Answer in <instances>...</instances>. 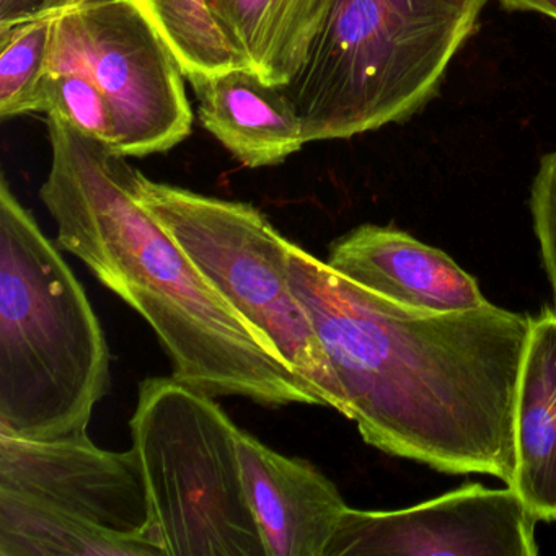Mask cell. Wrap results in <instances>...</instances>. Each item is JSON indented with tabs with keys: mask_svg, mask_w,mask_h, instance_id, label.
Wrapping results in <instances>:
<instances>
[{
	"mask_svg": "<svg viewBox=\"0 0 556 556\" xmlns=\"http://www.w3.org/2000/svg\"><path fill=\"white\" fill-rule=\"evenodd\" d=\"M292 291L367 444L438 471L509 486L514 416L532 317L488 304L429 314L380 298L289 245Z\"/></svg>",
	"mask_w": 556,
	"mask_h": 556,
	"instance_id": "1",
	"label": "cell"
},
{
	"mask_svg": "<svg viewBox=\"0 0 556 556\" xmlns=\"http://www.w3.org/2000/svg\"><path fill=\"white\" fill-rule=\"evenodd\" d=\"M47 126L51 167L40 198L58 245L151 325L172 377L214 399L321 406L141 203L128 157L58 116Z\"/></svg>",
	"mask_w": 556,
	"mask_h": 556,
	"instance_id": "2",
	"label": "cell"
},
{
	"mask_svg": "<svg viewBox=\"0 0 556 556\" xmlns=\"http://www.w3.org/2000/svg\"><path fill=\"white\" fill-rule=\"evenodd\" d=\"M110 348L86 289L34 214L0 181V434L89 435Z\"/></svg>",
	"mask_w": 556,
	"mask_h": 556,
	"instance_id": "3",
	"label": "cell"
},
{
	"mask_svg": "<svg viewBox=\"0 0 556 556\" xmlns=\"http://www.w3.org/2000/svg\"><path fill=\"white\" fill-rule=\"evenodd\" d=\"M488 0H330L304 66L282 86L305 141L402 123L441 89Z\"/></svg>",
	"mask_w": 556,
	"mask_h": 556,
	"instance_id": "4",
	"label": "cell"
},
{
	"mask_svg": "<svg viewBox=\"0 0 556 556\" xmlns=\"http://www.w3.org/2000/svg\"><path fill=\"white\" fill-rule=\"evenodd\" d=\"M129 426L165 556H268L243 486L240 429L214 396L151 377Z\"/></svg>",
	"mask_w": 556,
	"mask_h": 556,
	"instance_id": "5",
	"label": "cell"
},
{
	"mask_svg": "<svg viewBox=\"0 0 556 556\" xmlns=\"http://www.w3.org/2000/svg\"><path fill=\"white\" fill-rule=\"evenodd\" d=\"M0 556H165L136 452L0 434Z\"/></svg>",
	"mask_w": 556,
	"mask_h": 556,
	"instance_id": "6",
	"label": "cell"
},
{
	"mask_svg": "<svg viewBox=\"0 0 556 556\" xmlns=\"http://www.w3.org/2000/svg\"><path fill=\"white\" fill-rule=\"evenodd\" d=\"M136 191L201 275L320 400L341 413L340 393L314 325L289 279V245L249 203L159 184L138 170Z\"/></svg>",
	"mask_w": 556,
	"mask_h": 556,
	"instance_id": "7",
	"label": "cell"
},
{
	"mask_svg": "<svg viewBox=\"0 0 556 556\" xmlns=\"http://www.w3.org/2000/svg\"><path fill=\"white\" fill-rule=\"evenodd\" d=\"M54 15L50 71H74L99 87L115 119V152L161 154L190 136L184 70L131 2L80 0Z\"/></svg>",
	"mask_w": 556,
	"mask_h": 556,
	"instance_id": "8",
	"label": "cell"
},
{
	"mask_svg": "<svg viewBox=\"0 0 556 556\" xmlns=\"http://www.w3.org/2000/svg\"><path fill=\"white\" fill-rule=\"evenodd\" d=\"M519 494L471 483L400 510L348 507L325 556H535Z\"/></svg>",
	"mask_w": 556,
	"mask_h": 556,
	"instance_id": "9",
	"label": "cell"
},
{
	"mask_svg": "<svg viewBox=\"0 0 556 556\" xmlns=\"http://www.w3.org/2000/svg\"><path fill=\"white\" fill-rule=\"evenodd\" d=\"M328 265L361 288L412 311H473L490 304L477 279L441 250L392 227L351 230L330 247Z\"/></svg>",
	"mask_w": 556,
	"mask_h": 556,
	"instance_id": "10",
	"label": "cell"
},
{
	"mask_svg": "<svg viewBox=\"0 0 556 556\" xmlns=\"http://www.w3.org/2000/svg\"><path fill=\"white\" fill-rule=\"evenodd\" d=\"M237 448L268 556H325L348 509L333 481L311 462L286 457L242 429Z\"/></svg>",
	"mask_w": 556,
	"mask_h": 556,
	"instance_id": "11",
	"label": "cell"
},
{
	"mask_svg": "<svg viewBox=\"0 0 556 556\" xmlns=\"http://www.w3.org/2000/svg\"><path fill=\"white\" fill-rule=\"evenodd\" d=\"M201 125L249 168L273 167L301 151L304 125L285 89L247 67L190 80Z\"/></svg>",
	"mask_w": 556,
	"mask_h": 556,
	"instance_id": "12",
	"label": "cell"
},
{
	"mask_svg": "<svg viewBox=\"0 0 556 556\" xmlns=\"http://www.w3.org/2000/svg\"><path fill=\"white\" fill-rule=\"evenodd\" d=\"M514 444L509 488L533 519L556 522V314L549 308L530 325L517 379Z\"/></svg>",
	"mask_w": 556,
	"mask_h": 556,
	"instance_id": "13",
	"label": "cell"
},
{
	"mask_svg": "<svg viewBox=\"0 0 556 556\" xmlns=\"http://www.w3.org/2000/svg\"><path fill=\"white\" fill-rule=\"evenodd\" d=\"M240 67L286 86L307 60L330 0H207Z\"/></svg>",
	"mask_w": 556,
	"mask_h": 556,
	"instance_id": "14",
	"label": "cell"
},
{
	"mask_svg": "<svg viewBox=\"0 0 556 556\" xmlns=\"http://www.w3.org/2000/svg\"><path fill=\"white\" fill-rule=\"evenodd\" d=\"M170 48L188 80L240 67L207 0H128Z\"/></svg>",
	"mask_w": 556,
	"mask_h": 556,
	"instance_id": "15",
	"label": "cell"
},
{
	"mask_svg": "<svg viewBox=\"0 0 556 556\" xmlns=\"http://www.w3.org/2000/svg\"><path fill=\"white\" fill-rule=\"evenodd\" d=\"M54 18L40 15L0 27V116L15 118L45 113V87L50 76Z\"/></svg>",
	"mask_w": 556,
	"mask_h": 556,
	"instance_id": "16",
	"label": "cell"
},
{
	"mask_svg": "<svg viewBox=\"0 0 556 556\" xmlns=\"http://www.w3.org/2000/svg\"><path fill=\"white\" fill-rule=\"evenodd\" d=\"M45 113L58 116L115 151V119L109 100L84 74L50 71L45 87Z\"/></svg>",
	"mask_w": 556,
	"mask_h": 556,
	"instance_id": "17",
	"label": "cell"
},
{
	"mask_svg": "<svg viewBox=\"0 0 556 556\" xmlns=\"http://www.w3.org/2000/svg\"><path fill=\"white\" fill-rule=\"evenodd\" d=\"M533 229L542 250L543 265L553 289L556 314V149L543 155L530 193Z\"/></svg>",
	"mask_w": 556,
	"mask_h": 556,
	"instance_id": "18",
	"label": "cell"
},
{
	"mask_svg": "<svg viewBox=\"0 0 556 556\" xmlns=\"http://www.w3.org/2000/svg\"><path fill=\"white\" fill-rule=\"evenodd\" d=\"M45 5L47 0H0V27L40 17Z\"/></svg>",
	"mask_w": 556,
	"mask_h": 556,
	"instance_id": "19",
	"label": "cell"
},
{
	"mask_svg": "<svg viewBox=\"0 0 556 556\" xmlns=\"http://www.w3.org/2000/svg\"><path fill=\"white\" fill-rule=\"evenodd\" d=\"M507 11L539 12L556 21V0H500Z\"/></svg>",
	"mask_w": 556,
	"mask_h": 556,
	"instance_id": "20",
	"label": "cell"
},
{
	"mask_svg": "<svg viewBox=\"0 0 556 556\" xmlns=\"http://www.w3.org/2000/svg\"><path fill=\"white\" fill-rule=\"evenodd\" d=\"M79 2L80 0H47V5H45L43 14L41 15L60 14V12L79 4Z\"/></svg>",
	"mask_w": 556,
	"mask_h": 556,
	"instance_id": "21",
	"label": "cell"
}]
</instances>
